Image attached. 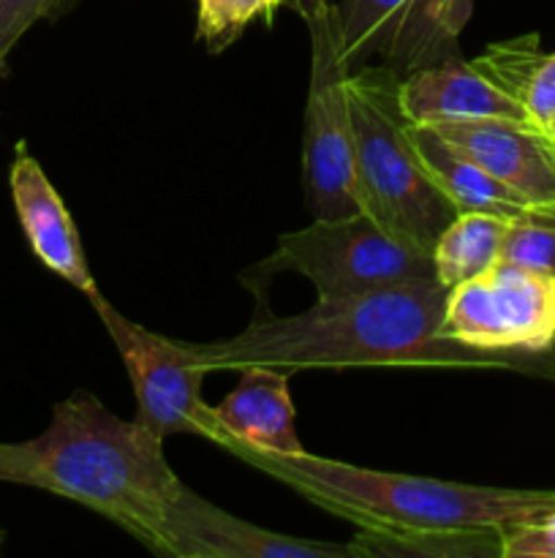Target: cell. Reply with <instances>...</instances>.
<instances>
[{"label": "cell", "mask_w": 555, "mask_h": 558, "mask_svg": "<svg viewBox=\"0 0 555 558\" xmlns=\"http://www.w3.org/2000/svg\"><path fill=\"white\" fill-rule=\"evenodd\" d=\"M449 289L439 278H414L337 300H316L294 316L259 311L243 332L223 341L183 343L201 371L362 368V365H430L493 368L555 376V349L484 352L441 332Z\"/></svg>", "instance_id": "cell-1"}, {"label": "cell", "mask_w": 555, "mask_h": 558, "mask_svg": "<svg viewBox=\"0 0 555 558\" xmlns=\"http://www.w3.org/2000/svg\"><path fill=\"white\" fill-rule=\"evenodd\" d=\"M0 483L27 485L71 499L152 550L172 558L169 510L183 480L163 441L109 412L92 392L54 403L47 430L27 441H0Z\"/></svg>", "instance_id": "cell-2"}, {"label": "cell", "mask_w": 555, "mask_h": 558, "mask_svg": "<svg viewBox=\"0 0 555 558\" xmlns=\"http://www.w3.org/2000/svg\"><path fill=\"white\" fill-rule=\"evenodd\" d=\"M234 458L297 490L357 529L501 532L555 515V490H509L379 472L310 456H270L237 447Z\"/></svg>", "instance_id": "cell-3"}, {"label": "cell", "mask_w": 555, "mask_h": 558, "mask_svg": "<svg viewBox=\"0 0 555 558\" xmlns=\"http://www.w3.org/2000/svg\"><path fill=\"white\" fill-rule=\"evenodd\" d=\"M346 87L362 210L433 254L457 210L422 167L400 107V74L368 63L348 74Z\"/></svg>", "instance_id": "cell-4"}, {"label": "cell", "mask_w": 555, "mask_h": 558, "mask_svg": "<svg viewBox=\"0 0 555 558\" xmlns=\"http://www.w3.org/2000/svg\"><path fill=\"white\" fill-rule=\"evenodd\" d=\"M281 272L313 283L316 298L337 300L390 283L433 276V254L403 238L368 210L351 216L313 218V223L278 238L275 251L239 276L250 292H267Z\"/></svg>", "instance_id": "cell-5"}, {"label": "cell", "mask_w": 555, "mask_h": 558, "mask_svg": "<svg viewBox=\"0 0 555 558\" xmlns=\"http://www.w3.org/2000/svg\"><path fill=\"white\" fill-rule=\"evenodd\" d=\"M303 14L310 33V82L303 123V191L313 218L362 210L354 163L348 65L343 60L337 14L330 0H286Z\"/></svg>", "instance_id": "cell-6"}, {"label": "cell", "mask_w": 555, "mask_h": 558, "mask_svg": "<svg viewBox=\"0 0 555 558\" xmlns=\"http://www.w3.org/2000/svg\"><path fill=\"white\" fill-rule=\"evenodd\" d=\"M90 305L118 347L134 385V423L161 441L169 436H199L221 447L226 436L215 417V407H210L201 396L207 371L194 363L183 343L136 325L107 298H98Z\"/></svg>", "instance_id": "cell-7"}, {"label": "cell", "mask_w": 555, "mask_h": 558, "mask_svg": "<svg viewBox=\"0 0 555 558\" xmlns=\"http://www.w3.org/2000/svg\"><path fill=\"white\" fill-rule=\"evenodd\" d=\"M441 332L484 352L555 349V278L498 262L449 289Z\"/></svg>", "instance_id": "cell-8"}, {"label": "cell", "mask_w": 555, "mask_h": 558, "mask_svg": "<svg viewBox=\"0 0 555 558\" xmlns=\"http://www.w3.org/2000/svg\"><path fill=\"white\" fill-rule=\"evenodd\" d=\"M172 558H359L354 545L288 537L229 515L183 485L169 510Z\"/></svg>", "instance_id": "cell-9"}, {"label": "cell", "mask_w": 555, "mask_h": 558, "mask_svg": "<svg viewBox=\"0 0 555 558\" xmlns=\"http://www.w3.org/2000/svg\"><path fill=\"white\" fill-rule=\"evenodd\" d=\"M9 189L14 199L16 218L30 243L33 254L47 270L79 289L90 303L103 298L87 267L85 248L69 207L60 199L58 189L49 183L41 163L30 156L25 142H16L14 161L9 169Z\"/></svg>", "instance_id": "cell-10"}, {"label": "cell", "mask_w": 555, "mask_h": 558, "mask_svg": "<svg viewBox=\"0 0 555 558\" xmlns=\"http://www.w3.org/2000/svg\"><path fill=\"white\" fill-rule=\"evenodd\" d=\"M430 129L528 205H555V150L542 131L511 120L441 123Z\"/></svg>", "instance_id": "cell-11"}, {"label": "cell", "mask_w": 555, "mask_h": 558, "mask_svg": "<svg viewBox=\"0 0 555 558\" xmlns=\"http://www.w3.org/2000/svg\"><path fill=\"white\" fill-rule=\"evenodd\" d=\"M400 107L414 125L511 120L536 129L520 101L495 85L477 63L460 58L403 74Z\"/></svg>", "instance_id": "cell-12"}, {"label": "cell", "mask_w": 555, "mask_h": 558, "mask_svg": "<svg viewBox=\"0 0 555 558\" xmlns=\"http://www.w3.org/2000/svg\"><path fill=\"white\" fill-rule=\"evenodd\" d=\"M223 428L221 450L237 447L270 452V456H299L305 452L294 425V403L288 396V374L270 365L243 368L239 385L215 407Z\"/></svg>", "instance_id": "cell-13"}, {"label": "cell", "mask_w": 555, "mask_h": 558, "mask_svg": "<svg viewBox=\"0 0 555 558\" xmlns=\"http://www.w3.org/2000/svg\"><path fill=\"white\" fill-rule=\"evenodd\" d=\"M411 136L422 167L428 169L433 183L457 213H493L501 218H515L528 207V202L520 199L515 191L501 185L482 167L452 150L430 125L411 123Z\"/></svg>", "instance_id": "cell-14"}, {"label": "cell", "mask_w": 555, "mask_h": 558, "mask_svg": "<svg viewBox=\"0 0 555 558\" xmlns=\"http://www.w3.org/2000/svg\"><path fill=\"white\" fill-rule=\"evenodd\" d=\"M509 221L493 213H457L433 245V276L455 289L498 265Z\"/></svg>", "instance_id": "cell-15"}, {"label": "cell", "mask_w": 555, "mask_h": 558, "mask_svg": "<svg viewBox=\"0 0 555 558\" xmlns=\"http://www.w3.org/2000/svg\"><path fill=\"white\" fill-rule=\"evenodd\" d=\"M419 0H341L335 5L343 60L348 74L370 58H390L400 27Z\"/></svg>", "instance_id": "cell-16"}, {"label": "cell", "mask_w": 555, "mask_h": 558, "mask_svg": "<svg viewBox=\"0 0 555 558\" xmlns=\"http://www.w3.org/2000/svg\"><path fill=\"white\" fill-rule=\"evenodd\" d=\"M359 558H471L501 556V532H397L357 529L351 539Z\"/></svg>", "instance_id": "cell-17"}, {"label": "cell", "mask_w": 555, "mask_h": 558, "mask_svg": "<svg viewBox=\"0 0 555 558\" xmlns=\"http://www.w3.org/2000/svg\"><path fill=\"white\" fill-rule=\"evenodd\" d=\"M498 262L555 278V205H528L511 218Z\"/></svg>", "instance_id": "cell-18"}, {"label": "cell", "mask_w": 555, "mask_h": 558, "mask_svg": "<svg viewBox=\"0 0 555 558\" xmlns=\"http://www.w3.org/2000/svg\"><path fill=\"white\" fill-rule=\"evenodd\" d=\"M286 0H199V25L196 33L212 54L232 47L254 20L270 22L272 11Z\"/></svg>", "instance_id": "cell-19"}, {"label": "cell", "mask_w": 555, "mask_h": 558, "mask_svg": "<svg viewBox=\"0 0 555 558\" xmlns=\"http://www.w3.org/2000/svg\"><path fill=\"white\" fill-rule=\"evenodd\" d=\"M71 0H0V74L11 52L33 25L63 14Z\"/></svg>", "instance_id": "cell-20"}, {"label": "cell", "mask_w": 555, "mask_h": 558, "mask_svg": "<svg viewBox=\"0 0 555 558\" xmlns=\"http://www.w3.org/2000/svg\"><path fill=\"white\" fill-rule=\"evenodd\" d=\"M520 104L531 123L544 134V125L555 118V52L539 54L528 65L520 82Z\"/></svg>", "instance_id": "cell-21"}, {"label": "cell", "mask_w": 555, "mask_h": 558, "mask_svg": "<svg viewBox=\"0 0 555 558\" xmlns=\"http://www.w3.org/2000/svg\"><path fill=\"white\" fill-rule=\"evenodd\" d=\"M501 558H555V515L506 529Z\"/></svg>", "instance_id": "cell-22"}, {"label": "cell", "mask_w": 555, "mask_h": 558, "mask_svg": "<svg viewBox=\"0 0 555 558\" xmlns=\"http://www.w3.org/2000/svg\"><path fill=\"white\" fill-rule=\"evenodd\" d=\"M544 136H547V142L553 145V150H555V118L544 125Z\"/></svg>", "instance_id": "cell-23"}]
</instances>
